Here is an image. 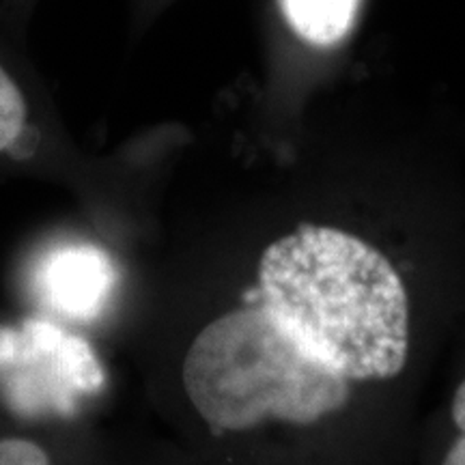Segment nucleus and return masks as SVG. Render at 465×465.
Returning a JSON list of instances; mask_svg holds the SVG:
<instances>
[{
    "instance_id": "nucleus-7",
    "label": "nucleus",
    "mask_w": 465,
    "mask_h": 465,
    "mask_svg": "<svg viewBox=\"0 0 465 465\" xmlns=\"http://www.w3.org/2000/svg\"><path fill=\"white\" fill-rule=\"evenodd\" d=\"M0 465H58L45 446L26 438H0Z\"/></svg>"
},
{
    "instance_id": "nucleus-8",
    "label": "nucleus",
    "mask_w": 465,
    "mask_h": 465,
    "mask_svg": "<svg viewBox=\"0 0 465 465\" xmlns=\"http://www.w3.org/2000/svg\"><path fill=\"white\" fill-rule=\"evenodd\" d=\"M42 0H0V26L14 39H26Z\"/></svg>"
},
{
    "instance_id": "nucleus-10",
    "label": "nucleus",
    "mask_w": 465,
    "mask_h": 465,
    "mask_svg": "<svg viewBox=\"0 0 465 465\" xmlns=\"http://www.w3.org/2000/svg\"><path fill=\"white\" fill-rule=\"evenodd\" d=\"M166 3L168 0H130V37L138 39Z\"/></svg>"
},
{
    "instance_id": "nucleus-9",
    "label": "nucleus",
    "mask_w": 465,
    "mask_h": 465,
    "mask_svg": "<svg viewBox=\"0 0 465 465\" xmlns=\"http://www.w3.org/2000/svg\"><path fill=\"white\" fill-rule=\"evenodd\" d=\"M450 418L457 435L441 452L438 465H465V381L457 388L450 405Z\"/></svg>"
},
{
    "instance_id": "nucleus-3",
    "label": "nucleus",
    "mask_w": 465,
    "mask_h": 465,
    "mask_svg": "<svg viewBox=\"0 0 465 465\" xmlns=\"http://www.w3.org/2000/svg\"><path fill=\"white\" fill-rule=\"evenodd\" d=\"M104 371L89 342L44 319L0 328V388L22 416H67L97 392Z\"/></svg>"
},
{
    "instance_id": "nucleus-1",
    "label": "nucleus",
    "mask_w": 465,
    "mask_h": 465,
    "mask_svg": "<svg viewBox=\"0 0 465 465\" xmlns=\"http://www.w3.org/2000/svg\"><path fill=\"white\" fill-rule=\"evenodd\" d=\"M263 306L347 380H388L410 351V306L380 250L345 231L302 226L265 250Z\"/></svg>"
},
{
    "instance_id": "nucleus-6",
    "label": "nucleus",
    "mask_w": 465,
    "mask_h": 465,
    "mask_svg": "<svg viewBox=\"0 0 465 465\" xmlns=\"http://www.w3.org/2000/svg\"><path fill=\"white\" fill-rule=\"evenodd\" d=\"M276 7L300 42L325 48L347 37L356 25L360 0H276Z\"/></svg>"
},
{
    "instance_id": "nucleus-2",
    "label": "nucleus",
    "mask_w": 465,
    "mask_h": 465,
    "mask_svg": "<svg viewBox=\"0 0 465 465\" xmlns=\"http://www.w3.org/2000/svg\"><path fill=\"white\" fill-rule=\"evenodd\" d=\"M183 383L218 435L265 422L312 427L349 397L347 377L312 356L263 304L209 323L188 349Z\"/></svg>"
},
{
    "instance_id": "nucleus-5",
    "label": "nucleus",
    "mask_w": 465,
    "mask_h": 465,
    "mask_svg": "<svg viewBox=\"0 0 465 465\" xmlns=\"http://www.w3.org/2000/svg\"><path fill=\"white\" fill-rule=\"evenodd\" d=\"M11 42L15 39L0 26V155L33 160L42 151L45 136L33 119V102L9 50Z\"/></svg>"
},
{
    "instance_id": "nucleus-4",
    "label": "nucleus",
    "mask_w": 465,
    "mask_h": 465,
    "mask_svg": "<svg viewBox=\"0 0 465 465\" xmlns=\"http://www.w3.org/2000/svg\"><path fill=\"white\" fill-rule=\"evenodd\" d=\"M116 284L113 261L91 243L52 248L35 272L39 300L56 315L74 322L100 317Z\"/></svg>"
}]
</instances>
